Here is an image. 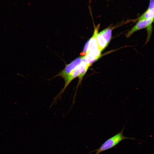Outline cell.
<instances>
[{
    "instance_id": "cell-1",
    "label": "cell",
    "mask_w": 154,
    "mask_h": 154,
    "mask_svg": "<svg viewBox=\"0 0 154 154\" xmlns=\"http://www.w3.org/2000/svg\"><path fill=\"white\" fill-rule=\"evenodd\" d=\"M124 127L119 132L108 139L98 149L91 151L89 153L96 152L95 154L101 153L115 147L122 141L126 139L135 140L134 138L129 137L123 135V132Z\"/></svg>"
},
{
    "instance_id": "cell-2",
    "label": "cell",
    "mask_w": 154,
    "mask_h": 154,
    "mask_svg": "<svg viewBox=\"0 0 154 154\" xmlns=\"http://www.w3.org/2000/svg\"><path fill=\"white\" fill-rule=\"evenodd\" d=\"M153 19L143 20H139L136 24L127 33L126 37H129L135 31L144 28H147L148 33H151L152 29V24Z\"/></svg>"
},
{
    "instance_id": "cell-3",
    "label": "cell",
    "mask_w": 154,
    "mask_h": 154,
    "mask_svg": "<svg viewBox=\"0 0 154 154\" xmlns=\"http://www.w3.org/2000/svg\"><path fill=\"white\" fill-rule=\"evenodd\" d=\"M91 65L88 61L85 58L84 56L81 62L78 66L80 71V74L78 76L79 80L73 98V103L74 102L78 88L79 86L81 84L84 76L87 71L88 68Z\"/></svg>"
},
{
    "instance_id": "cell-4",
    "label": "cell",
    "mask_w": 154,
    "mask_h": 154,
    "mask_svg": "<svg viewBox=\"0 0 154 154\" xmlns=\"http://www.w3.org/2000/svg\"><path fill=\"white\" fill-rule=\"evenodd\" d=\"M83 56L78 57L67 65L64 69L55 76H60L63 78H65L80 64Z\"/></svg>"
},
{
    "instance_id": "cell-5",
    "label": "cell",
    "mask_w": 154,
    "mask_h": 154,
    "mask_svg": "<svg viewBox=\"0 0 154 154\" xmlns=\"http://www.w3.org/2000/svg\"><path fill=\"white\" fill-rule=\"evenodd\" d=\"M100 27V24L98 25L96 27H95L93 35L92 37L88 40V47L86 54L98 49L97 36Z\"/></svg>"
},
{
    "instance_id": "cell-6",
    "label": "cell",
    "mask_w": 154,
    "mask_h": 154,
    "mask_svg": "<svg viewBox=\"0 0 154 154\" xmlns=\"http://www.w3.org/2000/svg\"><path fill=\"white\" fill-rule=\"evenodd\" d=\"M154 0H150L148 8L146 11L137 19V20L153 19H154Z\"/></svg>"
},
{
    "instance_id": "cell-7",
    "label": "cell",
    "mask_w": 154,
    "mask_h": 154,
    "mask_svg": "<svg viewBox=\"0 0 154 154\" xmlns=\"http://www.w3.org/2000/svg\"><path fill=\"white\" fill-rule=\"evenodd\" d=\"M101 51L98 49L86 54L85 58L92 64V63L101 56Z\"/></svg>"
},
{
    "instance_id": "cell-8",
    "label": "cell",
    "mask_w": 154,
    "mask_h": 154,
    "mask_svg": "<svg viewBox=\"0 0 154 154\" xmlns=\"http://www.w3.org/2000/svg\"><path fill=\"white\" fill-rule=\"evenodd\" d=\"M112 29L111 27H108L99 33L105 40L108 44L111 40Z\"/></svg>"
},
{
    "instance_id": "cell-9",
    "label": "cell",
    "mask_w": 154,
    "mask_h": 154,
    "mask_svg": "<svg viewBox=\"0 0 154 154\" xmlns=\"http://www.w3.org/2000/svg\"><path fill=\"white\" fill-rule=\"evenodd\" d=\"M98 48L102 52L108 45L105 40L98 33L97 36Z\"/></svg>"
}]
</instances>
